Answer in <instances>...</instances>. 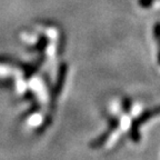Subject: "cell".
I'll return each instance as SVG.
<instances>
[{
  "label": "cell",
  "instance_id": "1",
  "mask_svg": "<svg viewBox=\"0 0 160 160\" xmlns=\"http://www.w3.org/2000/svg\"><path fill=\"white\" fill-rule=\"evenodd\" d=\"M160 115V106H157L156 108L153 109H149V110H146L145 112H142L137 119H135L131 123V127L133 128H139L140 126L145 123L146 121H148L149 119L151 118L156 117V116H159Z\"/></svg>",
  "mask_w": 160,
  "mask_h": 160
},
{
  "label": "cell",
  "instance_id": "2",
  "mask_svg": "<svg viewBox=\"0 0 160 160\" xmlns=\"http://www.w3.org/2000/svg\"><path fill=\"white\" fill-rule=\"evenodd\" d=\"M67 71H68V66L66 62H62L60 65L59 70H58V76H57V81L55 85V93L56 96H59L62 91V88L65 86L66 77H67Z\"/></svg>",
  "mask_w": 160,
  "mask_h": 160
},
{
  "label": "cell",
  "instance_id": "3",
  "mask_svg": "<svg viewBox=\"0 0 160 160\" xmlns=\"http://www.w3.org/2000/svg\"><path fill=\"white\" fill-rule=\"evenodd\" d=\"M111 132H112V130L109 128L106 132H103L101 136H99V137H97L95 140H92V141H91V143H90V147L92 148V149H97V148L102 147V146L108 141V139H109Z\"/></svg>",
  "mask_w": 160,
  "mask_h": 160
},
{
  "label": "cell",
  "instance_id": "4",
  "mask_svg": "<svg viewBox=\"0 0 160 160\" xmlns=\"http://www.w3.org/2000/svg\"><path fill=\"white\" fill-rule=\"evenodd\" d=\"M121 107H122V110L126 111V112H130L131 110V100L129 98H123L122 102H121Z\"/></svg>",
  "mask_w": 160,
  "mask_h": 160
},
{
  "label": "cell",
  "instance_id": "5",
  "mask_svg": "<svg viewBox=\"0 0 160 160\" xmlns=\"http://www.w3.org/2000/svg\"><path fill=\"white\" fill-rule=\"evenodd\" d=\"M37 70V67L36 66H26L25 68V77L29 78L35 73V71Z\"/></svg>",
  "mask_w": 160,
  "mask_h": 160
},
{
  "label": "cell",
  "instance_id": "6",
  "mask_svg": "<svg viewBox=\"0 0 160 160\" xmlns=\"http://www.w3.org/2000/svg\"><path fill=\"white\" fill-rule=\"evenodd\" d=\"M153 2H155V0H138L139 6L142 8H150L153 5Z\"/></svg>",
  "mask_w": 160,
  "mask_h": 160
},
{
  "label": "cell",
  "instance_id": "7",
  "mask_svg": "<svg viewBox=\"0 0 160 160\" xmlns=\"http://www.w3.org/2000/svg\"><path fill=\"white\" fill-rule=\"evenodd\" d=\"M153 36L157 40H160V22H157L153 27Z\"/></svg>",
  "mask_w": 160,
  "mask_h": 160
},
{
  "label": "cell",
  "instance_id": "8",
  "mask_svg": "<svg viewBox=\"0 0 160 160\" xmlns=\"http://www.w3.org/2000/svg\"><path fill=\"white\" fill-rule=\"evenodd\" d=\"M47 39L46 38H41L40 39V41H39V43H38V46L36 48H37L38 50H42L43 48H46V46H47Z\"/></svg>",
  "mask_w": 160,
  "mask_h": 160
},
{
  "label": "cell",
  "instance_id": "9",
  "mask_svg": "<svg viewBox=\"0 0 160 160\" xmlns=\"http://www.w3.org/2000/svg\"><path fill=\"white\" fill-rule=\"evenodd\" d=\"M158 62L160 65V49H159V55H158Z\"/></svg>",
  "mask_w": 160,
  "mask_h": 160
}]
</instances>
